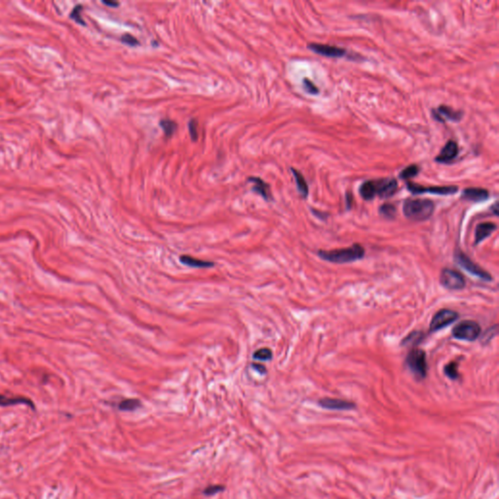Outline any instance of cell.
Segmentation results:
<instances>
[{"instance_id": "cell-1", "label": "cell", "mask_w": 499, "mask_h": 499, "mask_svg": "<svg viewBox=\"0 0 499 499\" xmlns=\"http://www.w3.org/2000/svg\"><path fill=\"white\" fill-rule=\"evenodd\" d=\"M435 210V204L429 199H407L403 206L406 218L415 221H423L430 218Z\"/></svg>"}, {"instance_id": "cell-2", "label": "cell", "mask_w": 499, "mask_h": 499, "mask_svg": "<svg viewBox=\"0 0 499 499\" xmlns=\"http://www.w3.org/2000/svg\"><path fill=\"white\" fill-rule=\"evenodd\" d=\"M319 257L324 260L333 263H347L355 260H361L365 256V249L359 244L344 249L332 251H319Z\"/></svg>"}, {"instance_id": "cell-3", "label": "cell", "mask_w": 499, "mask_h": 499, "mask_svg": "<svg viewBox=\"0 0 499 499\" xmlns=\"http://www.w3.org/2000/svg\"><path fill=\"white\" fill-rule=\"evenodd\" d=\"M406 366L418 379H423L427 375L426 354L422 349L414 348L406 357Z\"/></svg>"}, {"instance_id": "cell-4", "label": "cell", "mask_w": 499, "mask_h": 499, "mask_svg": "<svg viewBox=\"0 0 499 499\" xmlns=\"http://www.w3.org/2000/svg\"><path fill=\"white\" fill-rule=\"evenodd\" d=\"M481 333V327L474 321H463L457 325L452 330V335L460 339L473 342L477 339Z\"/></svg>"}, {"instance_id": "cell-5", "label": "cell", "mask_w": 499, "mask_h": 499, "mask_svg": "<svg viewBox=\"0 0 499 499\" xmlns=\"http://www.w3.org/2000/svg\"><path fill=\"white\" fill-rule=\"evenodd\" d=\"M456 260H457V262H458V264L462 268H464L465 270L468 271L470 274H472V275H474L476 277H479L482 280L489 281H489H492V277L490 276L489 272L484 270L483 268H481L479 266L478 264L474 263L461 251H458L456 253Z\"/></svg>"}, {"instance_id": "cell-6", "label": "cell", "mask_w": 499, "mask_h": 499, "mask_svg": "<svg viewBox=\"0 0 499 499\" xmlns=\"http://www.w3.org/2000/svg\"><path fill=\"white\" fill-rule=\"evenodd\" d=\"M441 284L448 290H461L465 287L464 276L455 269L445 268L442 271L440 276Z\"/></svg>"}, {"instance_id": "cell-7", "label": "cell", "mask_w": 499, "mask_h": 499, "mask_svg": "<svg viewBox=\"0 0 499 499\" xmlns=\"http://www.w3.org/2000/svg\"><path fill=\"white\" fill-rule=\"evenodd\" d=\"M458 319V312L450 310V309H441L440 311L437 312L435 316L433 317L431 324H430V331L431 332H438L450 324L456 322Z\"/></svg>"}, {"instance_id": "cell-8", "label": "cell", "mask_w": 499, "mask_h": 499, "mask_svg": "<svg viewBox=\"0 0 499 499\" xmlns=\"http://www.w3.org/2000/svg\"><path fill=\"white\" fill-rule=\"evenodd\" d=\"M406 187L409 191H411L413 194L432 193L438 195H450L457 193L458 191V187H423L411 182L406 184Z\"/></svg>"}, {"instance_id": "cell-9", "label": "cell", "mask_w": 499, "mask_h": 499, "mask_svg": "<svg viewBox=\"0 0 499 499\" xmlns=\"http://www.w3.org/2000/svg\"><path fill=\"white\" fill-rule=\"evenodd\" d=\"M374 182L375 196L389 198L393 196L398 189V183L395 178H381Z\"/></svg>"}, {"instance_id": "cell-10", "label": "cell", "mask_w": 499, "mask_h": 499, "mask_svg": "<svg viewBox=\"0 0 499 499\" xmlns=\"http://www.w3.org/2000/svg\"><path fill=\"white\" fill-rule=\"evenodd\" d=\"M308 49L311 50L312 52L328 58H343L344 56H346L345 49L336 46H332V45L321 44V43H309Z\"/></svg>"}, {"instance_id": "cell-11", "label": "cell", "mask_w": 499, "mask_h": 499, "mask_svg": "<svg viewBox=\"0 0 499 499\" xmlns=\"http://www.w3.org/2000/svg\"><path fill=\"white\" fill-rule=\"evenodd\" d=\"M462 115H463L462 111L455 110L453 108L447 105H441L438 108H434L432 110V115L434 119L441 123H445L446 121L458 122L462 118Z\"/></svg>"}, {"instance_id": "cell-12", "label": "cell", "mask_w": 499, "mask_h": 499, "mask_svg": "<svg viewBox=\"0 0 499 499\" xmlns=\"http://www.w3.org/2000/svg\"><path fill=\"white\" fill-rule=\"evenodd\" d=\"M458 152H459V148L458 144L453 141H448L446 146L442 148L440 154L437 156L435 160L438 163L447 164L457 158Z\"/></svg>"}, {"instance_id": "cell-13", "label": "cell", "mask_w": 499, "mask_h": 499, "mask_svg": "<svg viewBox=\"0 0 499 499\" xmlns=\"http://www.w3.org/2000/svg\"><path fill=\"white\" fill-rule=\"evenodd\" d=\"M319 405L324 409L332 411H350L356 407V405L352 402L333 398H324L319 401Z\"/></svg>"}, {"instance_id": "cell-14", "label": "cell", "mask_w": 499, "mask_h": 499, "mask_svg": "<svg viewBox=\"0 0 499 499\" xmlns=\"http://www.w3.org/2000/svg\"><path fill=\"white\" fill-rule=\"evenodd\" d=\"M496 229V224L492 222H482L478 224L475 232V245H478L482 241L487 239Z\"/></svg>"}, {"instance_id": "cell-15", "label": "cell", "mask_w": 499, "mask_h": 499, "mask_svg": "<svg viewBox=\"0 0 499 499\" xmlns=\"http://www.w3.org/2000/svg\"><path fill=\"white\" fill-rule=\"evenodd\" d=\"M488 190L483 188H466L462 192V198L473 202H482L489 198Z\"/></svg>"}, {"instance_id": "cell-16", "label": "cell", "mask_w": 499, "mask_h": 499, "mask_svg": "<svg viewBox=\"0 0 499 499\" xmlns=\"http://www.w3.org/2000/svg\"><path fill=\"white\" fill-rule=\"evenodd\" d=\"M15 405H26L35 411V405L31 399L26 397H6L0 394V406H10Z\"/></svg>"}, {"instance_id": "cell-17", "label": "cell", "mask_w": 499, "mask_h": 499, "mask_svg": "<svg viewBox=\"0 0 499 499\" xmlns=\"http://www.w3.org/2000/svg\"><path fill=\"white\" fill-rule=\"evenodd\" d=\"M249 182L254 183L255 186L253 187V190L255 192L259 193L260 196H262L267 201L272 199L270 187L264 180H262L260 177H249Z\"/></svg>"}, {"instance_id": "cell-18", "label": "cell", "mask_w": 499, "mask_h": 499, "mask_svg": "<svg viewBox=\"0 0 499 499\" xmlns=\"http://www.w3.org/2000/svg\"><path fill=\"white\" fill-rule=\"evenodd\" d=\"M179 260L183 264H186L189 267H194V268H209V267H213L215 265V263L212 261L199 260V259L193 258L191 256H187V255L180 256Z\"/></svg>"}, {"instance_id": "cell-19", "label": "cell", "mask_w": 499, "mask_h": 499, "mask_svg": "<svg viewBox=\"0 0 499 499\" xmlns=\"http://www.w3.org/2000/svg\"><path fill=\"white\" fill-rule=\"evenodd\" d=\"M117 407L121 412H135L138 409L142 407V402L135 398L125 399L119 402Z\"/></svg>"}, {"instance_id": "cell-20", "label": "cell", "mask_w": 499, "mask_h": 499, "mask_svg": "<svg viewBox=\"0 0 499 499\" xmlns=\"http://www.w3.org/2000/svg\"><path fill=\"white\" fill-rule=\"evenodd\" d=\"M291 172L293 174V177L296 178V183H297V187H298V189H299V192L302 194V197H307V195H308V186H307V183H306L305 178L296 169H291Z\"/></svg>"}, {"instance_id": "cell-21", "label": "cell", "mask_w": 499, "mask_h": 499, "mask_svg": "<svg viewBox=\"0 0 499 499\" xmlns=\"http://www.w3.org/2000/svg\"><path fill=\"white\" fill-rule=\"evenodd\" d=\"M359 192L361 194L362 198L364 200H372L375 197L374 193V182L373 180H367L363 183L360 187Z\"/></svg>"}, {"instance_id": "cell-22", "label": "cell", "mask_w": 499, "mask_h": 499, "mask_svg": "<svg viewBox=\"0 0 499 499\" xmlns=\"http://www.w3.org/2000/svg\"><path fill=\"white\" fill-rule=\"evenodd\" d=\"M159 125L163 129L165 135L168 138L174 135V133L176 132L177 128V123L174 122L173 120H170V119H162Z\"/></svg>"}, {"instance_id": "cell-23", "label": "cell", "mask_w": 499, "mask_h": 499, "mask_svg": "<svg viewBox=\"0 0 499 499\" xmlns=\"http://www.w3.org/2000/svg\"><path fill=\"white\" fill-rule=\"evenodd\" d=\"M423 333L421 332H413L412 333H410L406 337L404 338L403 343L402 344L403 345H411V346H415L416 344H418L419 343H421L422 338H423Z\"/></svg>"}, {"instance_id": "cell-24", "label": "cell", "mask_w": 499, "mask_h": 499, "mask_svg": "<svg viewBox=\"0 0 499 499\" xmlns=\"http://www.w3.org/2000/svg\"><path fill=\"white\" fill-rule=\"evenodd\" d=\"M418 173H419V168L416 165H411L406 167L401 172L400 177L403 179H410L412 177H416Z\"/></svg>"}, {"instance_id": "cell-25", "label": "cell", "mask_w": 499, "mask_h": 499, "mask_svg": "<svg viewBox=\"0 0 499 499\" xmlns=\"http://www.w3.org/2000/svg\"><path fill=\"white\" fill-rule=\"evenodd\" d=\"M224 489H225V487L222 485H211V486H208L207 488L203 489L202 493L205 496H213V495H216L218 493L222 492Z\"/></svg>"}, {"instance_id": "cell-26", "label": "cell", "mask_w": 499, "mask_h": 499, "mask_svg": "<svg viewBox=\"0 0 499 499\" xmlns=\"http://www.w3.org/2000/svg\"><path fill=\"white\" fill-rule=\"evenodd\" d=\"M458 365L456 363V362H450L449 364H447L445 369H444V372L447 376H448L450 379H458L459 374H458Z\"/></svg>"}, {"instance_id": "cell-27", "label": "cell", "mask_w": 499, "mask_h": 499, "mask_svg": "<svg viewBox=\"0 0 499 499\" xmlns=\"http://www.w3.org/2000/svg\"><path fill=\"white\" fill-rule=\"evenodd\" d=\"M254 358L260 361H268L272 358V351L269 348H261L254 353Z\"/></svg>"}, {"instance_id": "cell-28", "label": "cell", "mask_w": 499, "mask_h": 499, "mask_svg": "<svg viewBox=\"0 0 499 499\" xmlns=\"http://www.w3.org/2000/svg\"><path fill=\"white\" fill-rule=\"evenodd\" d=\"M379 213L387 218H395L396 216V208L394 205L392 204H383L380 208H379Z\"/></svg>"}, {"instance_id": "cell-29", "label": "cell", "mask_w": 499, "mask_h": 499, "mask_svg": "<svg viewBox=\"0 0 499 499\" xmlns=\"http://www.w3.org/2000/svg\"><path fill=\"white\" fill-rule=\"evenodd\" d=\"M303 88L304 90L307 92L308 94H311V95H317L319 93V89L316 87V85L312 82L311 80H309L308 78H304L303 81Z\"/></svg>"}, {"instance_id": "cell-30", "label": "cell", "mask_w": 499, "mask_h": 499, "mask_svg": "<svg viewBox=\"0 0 499 499\" xmlns=\"http://www.w3.org/2000/svg\"><path fill=\"white\" fill-rule=\"evenodd\" d=\"M198 123L197 120L196 119H191L188 123V130H189V134H190V137L191 139L195 142L197 141L198 139Z\"/></svg>"}, {"instance_id": "cell-31", "label": "cell", "mask_w": 499, "mask_h": 499, "mask_svg": "<svg viewBox=\"0 0 499 499\" xmlns=\"http://www.w3.org/2000/svg\"><path fill=\"white\" fill-rule=\"evenodd\" d=\"M121 41L127 44V45H130V46H135L139 44V41L138 39L134 37L133 35L131 34H124L122 37H121Z\"/></svg>"}, {"instance_id": "cell-32", "label": "cell", "mask_w": 499, "mask_h": 499, "mask_svg": "<svg viewBox=\"0 0 499 499\" xmlns=\"http://www.w3.org/2000/svg\"><path fill=\"white\" fill-rule=\"evenodd\" d=\"M80 11H81V6H76L75 9L73 11L71 17L73 18V20H75L77 22H79L80 25H84L83 20L80 18V13H79Z\"/></svg>"}, {"instance_id": "cell-33", "label": "cell", "mask_w": 499, "mask_h": 499, "mask_svg": "<svg viewBox=\"0 0 499 499\" xmlns=\"http://www.w3.org/2000/svg\"><path fill=\"white\" fill-rule=\"evenodd\" d=\"M253 368H254L256 371H258V372L261 373V374H265V373H266V369H265V367H264L263 365L253 364Z\"/></svg>"}, {"instance_id": "cell-34", "label": "cell", "mask_w": 499, "mask_h": 499, "mask_svg": "<svg viewBox=\"0 0 499 499\" xmlns=\"http://www.w3.org/2000/svg\"><path fill=\"white\" fill-rule=\"evenodd\" d=\"M103 3L107 6H110V7H117L119 5L118 2H115V1H103Z\"/></svg>"}]
</instances>
